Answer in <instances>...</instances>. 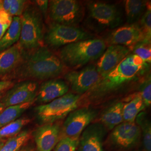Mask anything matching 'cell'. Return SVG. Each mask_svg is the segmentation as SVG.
Instances as JSON below:
<instances>
[{"label":"cell","instance_id":"obj_1","mask_svg":"<svg viewBox=\"0 0 151 151\" xmlns=\"http://www.w3.org/2000/svg\"><path fill=\"white\" fill-rule=\"evenodd\" d=\"M148 65L135 54L128 55L113 70L100 78L88 91V96L96 99L117 90L145 72Z\"/></svg>","mask_w":151,"mask_h":151},{"label":"cell","instance_id":"obj_2","mask_svg":"<svg viewBox=\"0 0 151 151\" xmlns=\"http://www.w3.org/2000/svg\"><path fill=\"white\" fill-rule=\"evenodd\" d=\"M63 63L48 48L40 47L35 49L26 60L16 68V76L22 78L39 80L55 78L64 70Z\"/></svg>","mask_w":151,"mask_h":151},{"label":"cell","instance_id":"obj_3","mask_svg":"<svg viewBox=\"0 0 151 151\" xmlns=\"http://www.w3.org/2000/svg\"><path fill=\"white\" fill-rule=\"evenodd\" d=\"M106 48L104 40L91 38L63 47L60 50V58L63 65L77 68L99 59Z\"/></svg>","mask_w":151,"mask_h":151},{"label":"cell","instance_id":"obj_4","mask_svg":"<svg viewBox=\"0 0 151 151\" xmlns=\"http://www.w3.org/2000/svg\"><path fill=\"white\" fill-rule=\"evenodd\" d=\"M80 96L72 93H66L50 103L35 109L38 118L44 123H53L64 119L78 107Z\"/></svg>","mask_w":151,"mask_h":151},{"label":"cell","instance_id":"obj_5","mask_svg":"<svg viewBox=\"0 0 151 151\" xmlns=\"http://www.w3.org/2000/svg\"><path fill=\"white\" fill-rule=\"evenodd\" d=\"M21 18L22 27L19 44L22 49L31 50L42 47L43 27L39 14L34 9H26Z\"/></svg>","mask_w":151,"mask_h":151},{"label":"cell","instance_id":"obj_6","mask_svg":"<svg viewBox=\"0 0 151 151\" xmlns=\"http://www.w3.org/2000/svg\"><path fill=\"white\" fill-rule=\"evenodd\" d=\"M50 16L56 24L73 26L82 17L81 4L75 0H54L49 2Z\"/></svg>","mask_w":151,"mask_h":151},{"label":"cell","instance_id":"obj_7","mask_svg":"<svg viewBox=\"0 0 151 151\" xmlns=\"http://www.w3.org/2000/svg\"><path fill=\"white\" fill-rule=\"evenodd\" d=\"M92 37L91 35L74 26L54 23L46 34L45 41L50 46L58 48Z\"/></svg>","mask_w":151,"mask_h":151},{"label":"cell","instance_id":"obj_8","mask_svg":"<svg viewBox=\"0 0 151 151\" xmlns=\"http://www.w3.org/2000/svg\"><path fill=\"white\" fill-rule=\"evenodd\" d=\"M96 115L95 110L88 108H80L72 111L63 125L61 131L62 138H79Z\"/></svg>","mask_w":151,"mask_h":151},{"label":"cell","instance_id":"obj_9","mask_svg":"<svg viewBox=\"0 0 151 151\" xmlns=\"http://www.w3.org/2000/svg\"><path fill=\"white\" fill-rule=\"evenodd\" d=\"M65 78L72 90L80 95L88 91L99 81L100 76L96 67L91 65L80 70L68 72L65 75Z\"/></svg>","mask_w":151,"mask_h":151},{"label":"cell","instance_id":"obj_10","mask_svg":"<svg viewBox=\"0 0 151 151\" xmlns=\"http://www.w3.org/2000/svg\"><path fill=\"white\" fill-rule=\"evenodd\" d=\"M88 15L101 27L113 28L122 22L121 15L116 6L105 2H93L88 6Z\"/></svg>","mask_w":151,"mask_h":151},{"label":"cell","instance_id":"obj_11","mask_svg":"<svg viewBox=\"0 0 151 151\" xmlns=\"http://www.w3.org/2000/svg\"><path fill=\"white\" fill-rule=\"evenodd\" d=\"M38 85L31 81L19 83L6 93L1 103L7 108L35 101L37 95Z\"/></svg>","mask_w":151,"mask_h":151},{"label":"cell","instance_id":"obj_12","mask_svg":"<svg viewBox=\"0 0 151 151\" xmlns=\"http://www.w3.org/2000/svg\"><path fill=\"white\" fill-rule=\"evenodd\" d=\"M131 49L119 45H110L97 62L96 69L100 78L113 70L129 54Z\"/></svg>","mask_w":151,"mask_h":151},{"label":"cell","instance_id":"obj_13","mask_svg":"<svg viewBox=\"0 0 151 151\" xmlns=\"http://www.w3.org/2000/svg\"><path fill=\"white\" fill-rule=\"evenodd\" d=\"M140 128L134 123L124 122L113 129L110 135L112 143L121 148H129L134 146L139 139Z\"/></svg>","mask_w":151,"mask_h":151},{"label":"cell","instance_id":"obj_14","mask_svg":"<svg viewBox=\"0 0 151 151\" xmlns=\"http://www.w3.org/2000/svg\"><path fill=\"white\" fill-rule=\"evenodd\" d=\"M146 39L140 26L130 24L119 27L111 32L107 39L110 45H119L133 47L141 40Z\"/></svg>","mask_w":151,"mask_h":151},{"label":"cell","instance_id":"obj_15","mask_svg":"<svg viewBox=\"0 0 151 151\" xmlns=\"http://www.w3.org/2000/svg\"><path fill=\"white\" fill-rule=\"evenodd\" d=\"M60 128L57 124H45L35 132L37 151H51L60 139Z\"/></svg>","mask_w":151,"mask_h":151},{"label":"cell","instance_id":"obj_16","mask_svg":"<svg viewBox=\"0 0 151 151\" xmlns=\"http://www.w3.org/2000/svg\"><path fill=\"white\" fill-rule=\"evenodd\" d=\"M68 84L62 80L52 79L44 82L37 95L36 100L47 104L67 93Z\"/></svg>","mask_w":151,"mask_h":151},{"label":"cell","instance_id":"obj_17","mask_svg":"<svg viewBox=\"0 0 151 151\" xmlns=\"http://www.w3.org/2000/svg\"><path fill=\"white\" fill-rule=\"evenodd\" d=\"M104 127L93 124L87 127L79 140L80 151H103Z\"/></svg>","mask_w":151,"mask_h":151},{"label":"cell","instance_id":"obj_18","mask_svg":"<svg viewBox=\"0 0 151 151\" xmlns=\"http://www.w3.org/2000/svg\"><path fill=\"white\" fill-rule=\"evenodd\" d=\"M22 49L20 44H14L0 53V77L16 69L22 62Z\"/></svg>","mask_w":151,"mask_h":151},{"label":"cell","instance_id":"obj_19","mask_svg":"<svg viewBox=\"0 0 151 151\" xmlns=\"http://www.w3.org/2000/svg\"><path fill=\"white\" fill-rule=\"evenodd\" d=\"M21 27V17H13L10 27L0 39V53L10 48L19 40Z\"/></svg>","mask_w":151,"mask_h":151},{"label":"cell","instance_id":"obj_20","mask_svg":"<svg viewBox=\"0 0 151 151\" xmlns=\"http://www.w3.org/2000/svg\"><path fill=\"white\" fill-rule=\"evenodd\" d=\"M124 103H115L103 112L100 120L102 125L108 129L113 130L119 124L123 122V108Z\"/></svg>","mask_w":151,"mask_h":151},{"label":"cell","instance_id":"obj_21","mask_svg":"<svg viewBox=\"0 0 151 151\" xmlns=\"http://www.w3.org/2000/svg\"><path fill=\"white\" fill-rule=\"evenodd\" d=\"M145 108L146 106L140 93H136L127 103L124 104L123 108V122L134 123L138 115Z\"/></svg>","mask_w":151,"mask_h":151},{"label":"cell","instance_id":"obj_22","mask_svg":"<svg viewBox=\"0 0 151 151\" xmlns=\"http://www.w3.org/2000/svg\"><path fill=\"white\" fill-rule=\"evenodd\" d=\"M147 3L145 1L127 0L125 1V10L128 22L134 24L140 19L147 7Z\"/></svg>","mask_w":151,"mask_h":151},{"label":"cell","instance_id":"obj_23","mask_svg":"<svg viewBox=\"0 0 151 151\" xmlns=\"http://www.w3.org/2000/svg\"><path fill=\"white\" fill-rule=\"evenodd\" d=\"M34 101L11 106L4 109L0 113V128L16 120L26 110L32 105Z\"/></svg>","mask_w":151,"mask_h":151},{"label":"cell","instance_id":"obj_24","mask_svg":"<svg viewBox=\"0 0 151 151\" xmlns=\"http://www.w3.org/2000/svg\"><path fill=\"white\" fill-rule=\"evenodd\" d=\"M135 121L140 128L143 137V145L146 151H151V124L146 112L142 111Z\"/></svg>","mask_w":151,"mask_h":151},{"label":"cell","instance_id":"obj_25","mask_svg":"<svg viewBox=\"0 0 151 151\" xmlns=\"http://www.w3.org/2000/svg\"><path fill=\"white\" fill-rule=\"evenodd\" d=\"M30 137L29 131L24 130L10 138L0 147V151H18Z\"/></svg>","mask_w":151,"mask_h":151},{"label":"cell","instance_id":"obj_26","mask_svg":"<svg viewBox=\"0 0 151 151\" xmlns=\"http://www.w3.org/2000/svg\"><path fill=\"white\" fill-rule=\"evenodd\" d=\"M30 122L28 118H20L0 128V140L11 138L19 133L22 128Z\"/></svg>","mask_w":151,"mask_h":151},{"label":"cell","instance_id":"obj_27","mask_svg":"<svg viewBox=\"0 0 151 151\" xmlns=\"http://www.w3.org/2000/svg\"><path fill=\"white\" fill-rule=\"evenodd\" d=\"M133 54L139 57L145 63L151 64V40L143 39L137 43L133 47Z\"/></svg>","mask_w":151,"mask_h":151},{"label":"cell","instance_id":"obj_28","mask_svg":"<svg viewBox=\"0 0 151 151\" xmlns=\"http://www.w3.org/2000/svg\"><path fill=\"white\" fill-rule=\"evenodd\" d=\"M79 144V138L64 137L58 141L54 151H76Z\"/></svg>","mask_w":151,"mask_h":151},{"label":"cell","instance_id":"obj_29","mask_svg":"<svg viewBox=\"0 0 151 151\" xmlns=\"http://www.w3.org/2000/svg\"><path fill=\"white\" fill-rule=\"evenodd\" d=\"M140 27L145 35V39L151 40V10L150 5H147L146 11L140 18Z\"/></svg>","mask_w":151,"mask_h":151},{"label":"cell","instance_id":"obj_30","mask_svg":"<svg viewBox=\"0 0 151 151\" xmlns=\"http://www.w3.org/2000/svg\"><path fill=\"white\" fill-rule=\"evenodd\" d=\"M139 93L146 108L150 106L151 104V80L150 76L141 83Z\"/></svg>","mask_w":151,"mask_h":151},{"label":"cell","instance_id":"obj_31","mask_svg":"<svg viewBox=\"0 0 151 151\" xmlns=\"http://www.w3.org/2000/svg\"><path fill=\"white\" fill-rule=\"evenodd\" d=\"M26 1L22 0H11V6L9 14L13 17L15 16L21 17L25 6Z\"/></svg>","mask_w":151,"mask_h":151},{"label":"cell","instance_id":"obj_32","mask_svg":"<svg viewBox=\"0 0 151 151\" xmlns=\"http://www.w3.org/2000/svg\"><path fill=\"white\" fill-rule=\"evenodd\" d=\"M12 17L2 9L0 10V39L4 35L11 24Z\"/></svg>","mask_w":151,"mask_h":151},{"label":"cell","instance_id":"obj_33","mask_svg":"<svg viewBox=\"0 0 151 151\" xmlns=\"http://www.w3.org/2000/svg\"><path fill=\"white\" fill-rule=\"evenodd\" d=\"M36 2L40 11L43 13H45L48 8V1H37Z\"/></svg>","mask_w":151,"mask_h":151},{"label":"cell","instance_id":"obj_34","mask_svg":"<svg viewBox=\"0 0 151 151\" xmlns=\"http://www.w3.org/2000/svg\"><path fill=\"white\" fill-rule=\"evenodd\" d=\"M12 84L11 81L5 80V81H0V93L5 89L8 88L9 87L11 86Z\"/></svg>","mask_w":151,"mask_h":151},{"label":"cell","instance_id":"obj_35","mask_svg":"<svg viewBox=\"0 0 151 151\" xmlns=\"http://www.w3.org/2000/svg\"><path fill=\"white\" fill-rule=\"evenodd\" d=\"M11 0L2 1V10L7 12V14L9 13V11L10 10L11 6Z\"/></svg>","mask_w":151,"mask_h":151},{"label":"cell","instance_id":"obj_36","mask_svg":"<svg viewBox=\"0 0 151 151\" xmlns=\"http://www.w3.org/2000/svg\"><path fill=\"white\" fill-rule=\"evenodd\" d=\"M18 151H35L34 149L31 147H25L22 149H20Z\"/></svg>","mask_w":151,"mask_h":151},{"label":"cell","instance_id":"obj_37","mask_svg":"<svg viewBox=\"0 0 151 151\" xmlns=\"http://www.w3.org/2000/svg\"><path fill=\"white\" fill-rule=\"evenodd\" d=\"M4 109H5V107L4 104L2 103H1V102H0V113H1Z\"/></svg>","mask_w":151,"mask_h":151},{"label":"cell","instance_id":"obj_38","mask_svg":"<svg viewBox=\"0 0 151 151\" xmlns=\"http://www.w3.org/2000/svg\"><path fill=\"white\" fill-rule=\"evenodd\" d=\"M4 144V142L3 140H0V147Z\"/></svg>","mask_w":151,"mask_h":151},{"label":"cell","instance_id":"obj_39","mask_svg":"<svg viewBox=\"0 0 151 151\" xmlns=\"http://www.w3.org/2000/svg\"><path fill=\"white\" fill-rule=\"evenodd\" d=\"M2 9V1H0V10Z\"/></svg>","mask_w":151,"mask_h":151}]
</instances>
